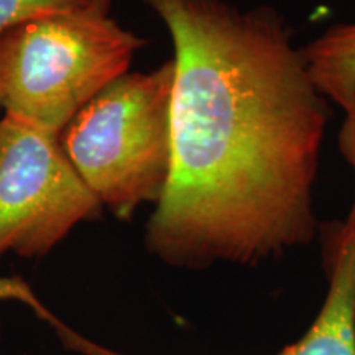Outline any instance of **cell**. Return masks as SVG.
I'll list each match as a JSON object with an SVG mask.
<instances>
[{
  "label": "cell",
  "instance_id": "obj_1",
  "mask_svg": "<svg viewBox=\"0 0 355 355\" xmlns=\"http://www.w3.org/2000/svg\"><path fill=\"white\" fill-rule=\"evenodd\" d=\"M144 3L175 48L171 176L146 222V250L201 270L308 245L331 102L285 15L229 0Z\"/></svg>",
  "mask_w": 355,
  "mask_h": 355
},
{
  "label": "cell",
  "instance_id": "obj_2",
  "mask_svg": "<svg viewBox=\"0 0 355 355\" xmlns=\"http://www.w3.org/2000/svg\"><path fill=\"white\" fill-rule=\"evenodd\" d=\"M109 7L96 0L0 33L3 115L60 137L79 110L130 71L148 42L112 19Z\"/></svg>",
  "mask_w": 355,
  "mask_h": 355
},
{
  "label": "cell",
  "instance_id": "obj_3",
  "mask_svg": "<svg viewBox=\"0 0 355 355\" xmlns=\"http://www.w3.org/2000/svg\"><path fill=\"white\" fill-rule=\"evenodd\" d=\"M175 63L123 74L61 132L71 165L104 209L128 220L165 194L173 163Z\"/></svg>",
  "mask_w": 355,
  "mask_h": 355
},
{
  "label": "cell",
  "instance_id": "obj_4",
  "mask_svg": "<svg viewBox=\"0 0 355 355\" xmlns=\"http://www.w3.org/2000/svg\"><path fill=\"white\" fill-rule=\"evenodd\" d=\"M102 211L60 137L0 117V261L42 259Z\"/></svg>",
  "mask_w": 355,
  "mask_h": 355
},
{
  "label": "cell",
  "instance_id": "obj_5",
  "mask_svg": "<svg viewBox=\"0 0 355 355\" xmlns=\"http://www.w3.org/2000/svg\"><path fill=\"white\" fill-rule=\"evenodd\" d=\"M329 288L318 318L298 343L278 355H355V230L332 237Z\"/></svg>",
  "mask_w": 355,
  "mask_h": 355
},
{
  "label": "cell",
  "instance_id": "obj_6",
  "mask_svg": "<svg viewBox=\"0 0 355 355\" xmlns=\"http://www.w3.org/2000/svg\"><path fill=\"white\" fill-rule=\"evenodd\" d=\"M318 91L344 115L355 110V20L343 21L301 48Z\"/></svg>",
  "mask_w": 355,
  "mask_h": 355
},
{
  "label": "cell",
  "instance_id": "obj_7",
  "mask_svg": "<svg viewBox=\"0 0 355 355\" xmlns=\"http://www.w3.org/2000/svg\"><path fill=\"white\" fill-rule=\"evenodd\" d=\"M94 2L96 0H0V33L35 17L81 10Z\"/></svg>",
  "mask_w": 355,
  "mask_h": 355
},
{
  "label": "cell",
  "instance_id": "obj_8",
  "mask_svg": "<svg viewBox=\"0 0 355 355\" xmlns=\"http://www.w3.org/2000/svg\"><path fill=\"white\" fill-rule=\"evenodd\" d=\"M337 146H339V152L345 162H347V165L352 168L355 176V110L344 115V122L339 128V133H337ZM344 225L355 230V198L352 209H350Z\"/></svg>",
  "mask_w": 355,
  "mask_h": 355
},
{
  "label": "cell",
  "instance_id": "obj_9",
  "mask_svg": "<svg viewBox=\"0 0 355 355\" xmlns=\"http://www.w3.org/2000/svg\"><path fill=\"white\" fill-rule=\"evenodd\" d=\"M2 331H3V324H2V318H0V340H2Z\"/></svg>",
  "mask_w": 355,
  "mask_h": 355
},
{
  "label": "cell",
  "instance_id": "obj_10",
  "mask_svg": "<svg viewBox=\"0 0 355 355\" xmlns=\"http://www.w3.org/2000/svg\"><path fill=\"white\" fill-rule=\"evenodd\" d=\"M99 2H107V3H110V0H99Z\"/></svg>",
  "mask_w": 355,
  "mask_h": 355
}]
</instances>
